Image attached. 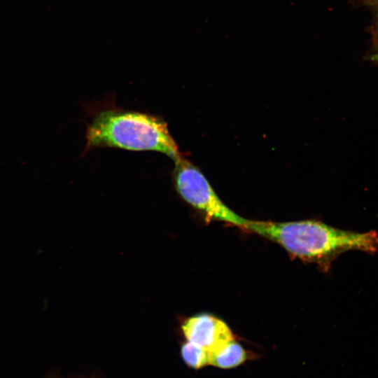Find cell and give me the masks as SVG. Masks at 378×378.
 I'll return each instance as SVG.
<instances>
[{
    "instance_id": "cell-5",
    "label": "cell",
    "mask_w": 378,
    "mask_h": 378,
    "mask_svg": "<svg viewBox=\"0 0 378 378\" xmlns=\"http://www.w3.org/2000/svg\"><path fill=\"white\" fill-rule=\"evenodd\" d=\"M208 353L209 364L221 369L236 368L251 358L250 354L234 340Z\"/></svg>"
},
{
    "instance_id": "cell-6",
    "label": "cell",
    "mask_w": 378,
    "mask_h": 378,
    "mask_svg": "<svg viewBox=\"0 0 378 378\" xmlns=\"http://www.w3.org/2000/svg\"><path fill=\"white\" fill-rule=\"evenodd\" d=\"M181 355L187 365L196 370L209 364V353L187 341L181 346Z\"/></svg>"
},
{
    "instance_id": "cell-2",
    "label": "cell",
    "mask_w": 378,
    "mask_h": 378,
    "mask_svg": "<svg viewBox=\"0 0 378 378\" xmlns=\"http://www.w3.org/2000/svg\"><path fill=\"white\" fill-rule=\"evenodd\" d=\"M85 151L95 147L154 150L173 160L182 154L161 118L136 111L107 109L97 113L87 128Z\"/></svg>"
},
{
    "instance_id": "cell-3",
    "label": "cell",
    "mask_w": 378,
    "mask_h": 378,
    "mask_svg": "<svg viewBox=\"0 0 378 378\" xmlns=\"http://www.w3.org/2000/svg\"><path fill=\"white\" fill-rule=\"evenodd\" d=\"M174 162V186L186 202L209 218L244 228L248 219L239 216L223 203L196 166L182 155Z\"/></svg>"
},
{
    "instance_id": "cell-1",
    "label": "cell",
    "mask_w": 378,
    "mask_h": 378,
    "mask_svg": "<svg viewBox=\"0 0 378 378\" xmlns=\"http://www.w3.org/2000/svg\"><path fill=\"white\" fill-rule=\"evenodd\" d=\"M243 229L278 244L302 259L331 260L350 250L370 254L378 251V234L374 230L363 233L347 231L315 220L273 222L248 219Z\"/></svg>"
},
{
    "instance_id": "cell-8",
    "label": "cell",
    "mask_w": 378,
    "mask_h": 378,
    "mask_svg": "<svg viewBox=\"0 0 378 378\" xmlns=\"http://www.w3.org/2000/svg\"><path fill=\"white\" fill-rule=\"evenodd\" d=\"M376 30H377V33L378 34V7H377V15H376Z\"/></svg>"
},
{
    "instance_id": "cell-9",
    "label": "cell",
    "mask_w": 378,
    "mask_h": 378,
    "mask_svg": "<svg viewBox=\"0 0 378 378\" xmlns=\"http://www.w3.org/2000/svg\"><path fill=\"white\" fill-rule=\"evenodd\" d=\"M46 378H62V377L57 374H50V375L47 376Z\"/></svg>"
},
{
    "instance_id": "cell-7",
    "label": "cell",
    "mask_w": 378,
    "mask_h": 378,
    "mask_svg": "<svg viewBox=\"0 0 378 378\" xmlns=\"http://www.w3.org/2000/svg\"><path fill=\"white\" fill-rule=\"evenodd\" d=\"M363 2L365 4L371 5V6H376L378 7V0H360Z\"/></svg>"
},
{
    "instance_id": "cell-4",
    "label": "cell",
    "mask_w": 378,
    "mask_h": 378,
    "mask_svg": "<svg viewBox=\"0 0 378 378\" xmlns=\"http://www.w3.org/2000/svg\"><path fill=\"white\" fill-rule=\"evenodd\" d=\"M181 330L187 342L207 352L234 340L230 327L223 321L209 314L188 318L183 323Z\"/></svg>"
},
{
    "instance_id": "cell-10",
    "label": "cell",
    "mask_w": 378,
    "mask_h": 378,
    "mask_svg": "<svg viewBox=\"0 0 378 378\" xmlns=\"http://www.w3.org/2000/svg\"><path fill=\"white\" fill-rule=\"evenodd\" d=\"M373 60L378 61V52L372 56V58Z\"/></svg>"
}]
</instances>
